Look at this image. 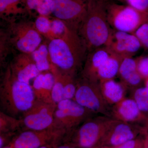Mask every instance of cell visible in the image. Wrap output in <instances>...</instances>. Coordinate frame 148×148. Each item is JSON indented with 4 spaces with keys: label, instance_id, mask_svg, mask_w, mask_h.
Here are the masks:
<instances>
[{
    "label": "cell",
    "instance_id": "cell-9",
    "mask_svg": "<svg viewBox=\"0 0 148 148\" xmlns=\"http://www.w3.org/2000/svg\"><path fill=\"white\" fill-rule=\"evenodd\" d=\"M88 1V0H53L51 15L64 21L79 34L87 12Z\"/></svg>",
    "mask_w": 148,
    "mask_h": 148
},
{
    "label": "cell",
    "instance_id": "cell-39",
    "mask_svg": "<svg viewBox=\"0 0 148 148\" xmlns=\"http://www.w3.org/2000/svg\"><path fill=\"white\" fill-rule=\"evenodd\" d=\"M114 1H117L119 2L125 3H125V0H114Z\"/></svg>",
    "mask_w": 148,
    "mask_h": 148
},
{
    "label": "cell",
    "instance_id": "cell-13",
    "mask_svg": "<svg viewBox=\"0 0 148 148\" xmlns=\"http://www.w3.org/2000/svg\"><path fill=\"white\" fill-rule=\"evenodd\" d=\"M55 78L52 98L56 104L66 99H73L77 89V74L67 73L52 66L50 70Z\"/></svg>",
    "mask_w": 148,
    "mask_h": 148
},
{
    "label": "cell",
    "instance_id": "cell-1",
    "mask_svg": "<svg viewBox=\"0 0 148 148\" xmlns=\"http://www.w3.org/2000/svg\"><path fill=\"white\" fill-rule=\"evenodd\" d=\"M108 0H88L79 35L88 53L108 43L112 29L107 17Z\"/></svg>",
    "mask_w": 148,
    "mask_h": 148
},
{
    "label": "cell",
    "instance_id": "cell-38",
    "mask_svg": "<svg viewBox=\"0 0 148 148\" xmlns=\"http://www.w3.org/2000/svg\"><path fill=\"white\" fill-rule=\"evenodd\" d=\"M145 148H148V138H146V140L145 141Z\"/></svg>",
    "mask_w": 148,
    "mask_h": 148
},
{
    "label": "cell",
    "instance_id": "cell-33",
    "mask_svg": "<svg viewBox=\"0 0 148 148\" xmlns=\"http://www.w3.org/2000/svg\"><path fill=\"white\" fill-rule=\"evenodd\" d=\"M42 1V0H24L26 8L31 16L34 14V11L36 12Z\"/></svg>",
    "mask_w": 148,
    "mask_h": 148
},
{
    "label": "cell",
    "instance_id": "cell-10",
    "mask_svg": "<svg viewBox=\"0 0 148 148\" xmlns=\"http://www.w3.org/2000/svg\"><path fill=\"white\" fill-rule=\"evenodd\" d=\"M56 104L36 99L33 106L22 115L20 119L24 130H42L53 128Z\"/></svg>",
    "mask_w": 148,
    "mask_h": 148
},
{
    "label": "cell",
    "instance_id": "cell-16",
    "mask_svg": "<svg viewBox=\"0 0 148 148\" xmlns=\"http://www.w3.org/2000/svg\"><path fill=\"white\" fill-rule=\"evenodd\" d=\"M111 117L120 121L143 125L147 116L140 110L132 98H125L112 106Z\"/></svg>",
    "mask_w": 148,
    "mask_h": 148
},
{
    "label": "cell",
    "instance_id": "cell-15",
    "mask_svg": "<svg viewBox=\"0 0 148 148\" xmlns=\"http://www.w3.org/2000/svg\"><path fill=\"white\" fill-rule=\"evenodd\" d=\"M13 58L9 63L11 74L21 82L30 84V82L41 73L38 70L31 53L18 52L14 53Z\"/></svg>",
    "mask_w": 148,
    "mask_h": 148
},
{
    "label": "cell",
    "instance_id": "cell-28",
    "mask_svg": "<svg viewBox=\"0 0 148 148\" xmlns=\"http://www.w3.org/2000/svg\"><path fill=\"white\" fill-rule=\"evenodd\" d=\"M134 34L138 38L142 47L148 51V22L140 26Z\"/></svg>",
    "mask_w": 148,
    "mask_h": 148
},
{
    "label": "cell",
    "instance_id": "cell-37",
    "mask_svg": "<svg viewBox=\"0 0 148 148\" xmlns=\"http://www.w3.org/2000/svg\"><path fill=\"white\" fill-rule=\"evenodd\" d=\"M144 80H145V86L148 88V77L145 79Z\"/></svg>",
    "mask_w": 148,
    "mask_h": 148
},
{
    "label": "cell",
    "instance_id": "cell-30",
    "mask_svg": "<svg viewBox=\"0 0 148 148\" xmlns=\"http://www.w3.org/2000/svg\"><path fill=\"white\" fill-rule=\"evenodd\" d=\"M53 0H42L36 12L38 15L51 16L52 14Z\"/></svg>",
    "mask_w": 148,
    "mask_h": 148
},
{
    "label": "cell",
    "instance_id": "cell-17",
    "mask_svg": "<svg viewBox=\"0 0 148 148\" xmlns=\"http://www.w3.org/2000/svg\"><path fill=\"white\" fill-rule=\"evenodd\" d=\"M112 53V51L106 46L98 48L88 53L81 75L88 79L98 82L97 79L98 70Z\"/></svg>",
    "mask_w": 148,
    "mask_h": 148
},
{
    "label": "cell",
    "instance_id": "cell-41",
    "mask_svg": "<svg viewBox=\"0 0 148 148\" xmlns=\"http://www.w3.org/2000/svg\"><path fill=\"white\" fill-rule=\"evenodd\" d=\"M145 144H144V145H143L140 146V147H139V148H145Z\"/></svg>",
    "mask_w": 148,
    "mask_h": 148
},
{
    "label": "cell",
    "instance_id": "cell-19",
    "mask_svg": "<svg viewBox=\"0 0 148 148\" xmlns=\"http://www.w3.org/2000/svg\"><path fill=\"white\" fill-rule=\"evenodd\" d=\"M118 76L126 88L132 90L141 86L144 80L137 70L136 59L132 57L123 58L120 66Z\"/></svg>",
    "mask_w": 148,
    "mask_h": 148
},
{
    "label": "cell",
    "instance_id": "cell-40",
    "mask_svg": "<svg viewBox=\"0 0 148 148\" xmlns=\"http://www.w3.org/2000/svg\"><path fill=\"white\" fill-rule=\"evenodd\" d=\"M2 148H12L11 146L8 145L5 146V147H3Z\"/></svg>",
    "mask_w": 148,
    "mask_h": 148
},
{
    "label": "cell",
    "instance_id": "cell-7",
    "mask_svg": "<svg viewBox=\"0 0 148 148\" xmlns=\"http://www.w3.org/2000/svg\"><path fill=\"white\" fill-rule=\"evenodd\" d=\"M73 100L96 114L111 117L112 107L103 98L99 82L81 75L77 78L76 91Z\"/></svg>",
    "mask_w": 148,
    "mask_h": 148
},
{
    "label": "cell",
    "instance_id": "cell-42",
    "mask_svg": "<svg viewBox=\"0 0 148 148\" xmlns=\"http://www.w3.org/2000/svg\"><path fill=\"white\" fill-rule=\"evenodd\" d=\"M104 148L103 147H98V148Z\"/></svg>",
    "mask_w": 148,
    "mask_h": 148
},
{
    "label": "cell",
    "instance_id": "cell-8",
    "mask_svg": "<svg viewBox=\"0 0 148 148\" xmlns=\"http://www.w3.org/2000/svg\"><path fill=\"white\" fill-rule=\"evenodd\" d=\"M47 43L52 66L63 71L77 74L85 55L61 39L47 41Z\"/></svg>",
    "mask_w": 148,
    "mask_h": 148
},
{
    "label": "cell",
    "instance_id": "cell-22",
    "mask_svg": "<svg viewBox=\"0 0 148 148\" xmlns=\"http://www.w3.org/2000/svg\"><path fill=\"white\" fill-rule=\"evenodd\" d=\"M123 58L112 51L108 58L98 70L97 73L98 81L102 79H114L118 75L120 66Z\"/></svg>",
    "mask_w": 148,
    "mask_h": 148
},
{
    "label": "cell",
    "instance_id": "cell-27",
    "mask_svg": "<svg viewBox=\"0 0 148 148\" xmlns=\"http://www.w3.org/2000/svg\"><path fill=\"white\" fill-rule=\"evenodd\" d=\"M131 98L135 101L140 110L148 115V88L145 87L137 88L132 90Z\"/></svg>",
    "mask_w": 148,
    "mask_h": 148
},
{
    "label": "cell",
    "instance_id": "cell-4",
    "mask_svg": "<svg viewBox=\"0 0 148 148\" xmlns=\"http://www.w3.org/2000/svg\"><path fill=\"white\" fill-rule=\"evenodd\" d=\"M4 23L14 50L32 53L42 43L43 37L37 30L34 21L28 17Z\"/></svg>",
    "mask_w": 148,
    "mask_h": 148
},
{
    "label": "cell",
    "instance_id": "cell-18",
    "mask_svg": "<svg viewBox=\"0 0 148 148\" xmlns=\"http://www.w3.org/2000/svg\"><path fill=\"white\" fill-rule=\"evenodd\" d=\"M54 82V75L50 71L41 72L35 78L32 86L36 99L46 103L56 104L52 98Z\"/></svg>",
    "mask_w": 148,
    "mask_h": 148
},
{
    "label": "cell",
    "instance_id": "cell-3",
    "mask_svg": "<svg viewBox=\"0 0 148 148\" xmlns=\"http://www.w3.org/2000/svg\"><path fill=\"white\" fill-rule=\"evenodd\" d=\"M114 119L95 115L66 134L62 140L79 148H95L106 134Z\"/></svg>",
    "mask_w": 148,
    "mask_h": 148
},
{
    "label": "cell",
    "instance_id": "cell-23",
    "mask_svg": "<svg viewBox=\"0 0 148 148\" xmlns=\"http://www.w3.org/2000/svg\"><path fill=\"white\" fill-rule=\"evenodd\" d=\"M31 55L40 72L50 71L52 66L49 58L47 42L42 43Z\"/></svg>",
    "mask_w": 148,
    "mask_h": 148
},
{
    "label": "cell",
    "instance_id": "cell-11",
    "mask_svg": "<svg viewBox=\"0 0 148 148\" xmlns=\"http://www.w3.org/2000/svg\"><path fill=\"white\" fill-rule=\"evenodd\" d=\"M65 134L53 128L42 130H23L14 136L9 145L12 148H38L55 144Z\"/></svg>",
    "mask_w": 148,
    "mask_h": 148
},
{
    "label": "cell",
    "instance_id": "cell-12",
    "mask_svg": "<svg viewBox=\"0 0 148 148\" xmlns=\"http://www.w3.org/2000/svg\"><path fill=\"white\" fill-rule=\"evenodd\" d=\"M142 134H144L143 125L127 123L114 119L96 148L117 147L138 138V135Z\"/></svg>",
    "mask_w": 148,
    "mask_h": 148
},
{
    "label": "cell",
    "instance_id": "cell-34",
    "mask_svg": "<svg viewBox=\"0 0 148 148\" xmlns=\"http://www.w3.org/2000/svg\"><path fill=\"white\" fill-rule=\"evenodd\" d=\"M63 142L61 143V140L58 141L53 145V148H79L64 141Z\"/></svg>",
    "mask_w": 148,
    "mask_h": 148
},
{
    "label": "cell",
    "instance_id": "cell-29",
    "mask_svg": "<svg viewBox=\"0 0 148 148\" xmlns=\"http://www.w3.org/2000/svg\"><path fill=\"white\" fill-rule=\"evenodd\" d=\"M137 70L143 79L148 77V56L136 58Z\"/></svg>",
    "mask_w": 148,
    "mask_h": 148
},
{
    "label": "cell",
    "instance_id": "cell-6",
    "mask_svg": "<svg viewBox=\"0 0 148 148\" xmlns=\"http://www.w3.org/2000/svg\"><path fill=\"white\" fill-rule=\"evenodd\" d=\"M95 115H98L80 106L74 100L66 99L56 104L53 127L66 135Z\"/></svg>",
    "mask_w": 148,
    "mask_h": 148
},
{
    "label": "cell",
    "instance_id": "cell-5",
    "mask_svg": "<svg viewBox=\"0 0 148 148\" xmlns=\"http://www.w3.org/2000/svg\"><path fill=\"white\" fill-rule=\"evenodd\" d=\"M107 12L111 28L120 32L134 34L140 26L148 22V14L111 0L108 1Z\"/></svg>",
    "mask_w": 148,
    "mask_h": 148
},
{
    "label": "cell",
    "instance_id": "cell-26",
    "mask_svg": "<svg viewBox=\"0 0 148 148\" xmlns=\"http://www.w3.org/2000/svg\"><path fill=\"white\" fill-rule=\"evenodd\" d=\"M34 23L37 30L47 41L55 39V36L51 29L50 16L38 15Z\"/></svg>",
    "mask_w": 148,
    "mask_h": 148
},
{
    "label": "cell",
    "instance_id": "cell-31",
    "mask_svg": "<svg viewBox=\"0 0 148 148\" xmlns=\"http://www.w3.org/2000/svg\"><path fill=\"white\" fill-rule=\"evenodd\" d=\"M125 3L133 8L148 14V0H125Z\"/></svg>",
    "mask_w": 148,
    "mask_h": 148
},
{
    "label": "cell",
    "instance_id": "cell-14",
    "mask_svg": "<svg viewBox=\"0 0 148 148\" xmlns=\"http://www.w3.org/2000/svg\"><path fill=\"white\" fill-rule=\"evenodd\" d=\"M106 46L113 53L120 56L132 57L142 47L134 34L112 29L110 39Z\"/></svg>",
    "mask_w": 148,
    "mask_h": 148
},
{
    "label": "cell",
    "instance_id": "cell-36",
    "mask_svg": "<svg viewBox=\"0 0 148 148\" xmlns=\"http://www.w3.org/2000/svg\"><path fill=\"white\" fill-rule=\"evenodd\" d=\"M54 145V144H50V145H47L42 146L38 148H53Z\"/></svg>",
    "mask_w": 148,
    "mask_h": 148
},
{
    "label": "cell",
    "instance_id": "cell-24",
    "mask_svg": "<svg viewBox=\"0 0 148 148\" xmlns=\"http://www.w3.org/2000/svg\"><path fill=\"white\" fill-rule=\"evenodd\" d=\"M15 50L10 40L8 32L5 27L0 30V65L5 69L7 67L9 56Z\"/></svg>",
    "mask_w": 148,
    "mask_h": 148
},
{
    "label": "cell",
    "instance_id": "cell-25",
    "mask_svg": "<svg viewBox=\"0 0 148 148\" xmlns=\"http://www.w3.org/2000/svg\"><path fill=\"white\" fill-rule=\"evenodd\" d=\"M22 128L20 119L16 118L1 111L0 112V133H15Z\"/></svg>",
    "mask_w": 148,
    "mask_h": 148
},
{
    "label": "cell",
    "instance_id": "cell-2",
    "mask_svg": "<svg viewBox=\"0 0 148 148\" xmlns=\"http://www.w3.org/2000/svg\"><path fill=\"white\" fill-rule=\"evenodd\" d=\"M35 101L32 86L14 77L8 65L1 80L0 103L2 112L19 119L32 107Z\"/></svg>",
    "mask_w": 148,
    "mask_h": 148
},
{
    "label": "cell",
    "instance_id": "cell-32",
    "mask_svg": "<svg viewBox=\"0 0 148 148\" xmlns=\"http://www.w3.org/2000/svg\"><path fill=\"white\" fill-rule=\"evenodd\" d=\"M145 141H143L140 138H137L128 142L123 143L117 147H101L104 148H139L140 146L145 144Z\"/></svg>",
    "mask_w": 148,
    "mask_h": 148
},
{
    "label": "cell",
    "instance_id": "cell-21",
    "mask_svg": "<svg viewBox=\"0 0 148 148\" xmlns=\"http://www.w3.org/2000/svg\"><path fill=\"white\" fill-rule=\"evenodd\" d=\"M99 84L103 98L111 107L125 98L127 88L122 83L109 79L101 80Z\"/></svg>",
    "mask_w": 148,
    "mask_h": 148
},
{
    "label": "cell",
    "instance_id": "cell-35",
    "mask_svg": "<svg viewBox=\"0 0 148 148\" xmlns=\"http://www.w3.org/2000/svg\"><path fill=\"white\" fill-rule=\"evenodd\" d=\"M143 127L144 129V134H145L147 138H148V115L147 116V118L143 125Z\"/></svg>",
    "mask_w": 148,
    "mask_h": 148
},
{
    "label": "cell",
    "instance_id": "cell-20",
    "mask_svg": "<svg viewBox=\"0 0 148 148\" xmlns=\"http://www.w3.org/2000/svg\"><path fill=\"white\" fill-rule=\"evenodd\" d=\"M31 16L24 0H0V18L4 22H11Z\"/></svg>",
    "mask_w": 148,
    "mask_h": 148
}]
</instances>
